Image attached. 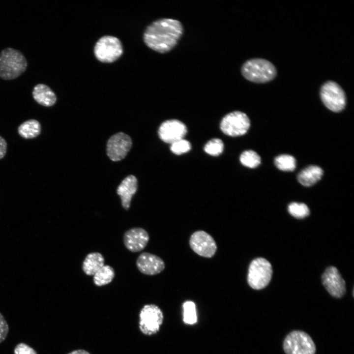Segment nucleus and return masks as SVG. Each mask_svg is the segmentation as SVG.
Wrapping results in <instances>:
<instances>
[{
  "instance_id": "nucleus-1",
  "label": "nucleus",
  "mask_w": 354,
  "mask_h": 354,
  "mask_svg": "<svg viewBox=\"0 0 354 354\" xmlns=\"http://www.w3.org/2000/svg\"><path fill=\"white\" fill-rule=\"evenodd\" d=\"M182 32L183 27L179 21L170 18L160 19L147 28L144 41L152 50L165 53L175 47Z\"/></svg>"
},
{
  "instance_id": "nucleus-2",
  "label": "nucleus",
  "mask_w": 354,
  "mask_h": 354,
  "mask_svg": "<svg viewBox=\"0 0 354 354\" xmlns=\"http://www.w3.org/2000/svg\"><path fill=\"white\" fill-rule=\"evenodd\" d=\"M28 66L27 60L19 50L7 48L0 53V78L9 80L24 73Z\"/></svg>"
},
{
  "instance_id": "nucleus-3",
  "label": "nucleus",
  "mask_w": 354,
  "mask_h": 354,
  "mask_svg": "<svg viewBox=\"0 0 354 354\" xmlns=\"http://www.w3.org/2000/svg\"><path fill=\"white\" fill-rule=\"evenodd\" d=\"M241 71L245 79L256 83L268 82L277 74L276 69L271 62L260 58L247 60L242 65Z\"/></svg>"
},
{
  "instance_id": "nucleus-4",
  "label": "nucleus",
  "mask_w": 354,
  "mask_h": 354,
  "mask_svg": "<svg viewBox=\"0 0 354 354\" xmlns=\"http://www.w3.org/2000/svg\"><path fill=\"white\" fill-rule=\"evenodd\" d=\"M272 274V266L263 258L254 259L248 267L247 282L254 290H261L269 283Z\"/></svg>"
},
{
  "instance_id": "nucleus-5",
  "label": "nucleus",
  "mask_w": 354,
  "mask_h": 354,
  "mask_svg": "<svg viewBox=\"0 0 354 354\" xmlns=\"http://www.w3.org/2000/svg\"><path fill=\"white\" fill-rule=\"evenodd\" d=\"M283 348L286 354H315L316 351L311 337L300 330L290 332L284 339Z\"/></svg>"
},
{
  "instance_id": "nucleus-6",
  "label": "nucleus",
  "mask_w": 354,
  "mask_h": 354,
  "mask_svg": "<svg viewBox=\"0 0 354 354\" xmlns=\"http://www.w3.org/2000/svg\"><path fill=\"white\" fill-rule=\"evenodd\" d=\"M163 320V312L157 305L146 304L139 314V329L145 335L155 334L159 331Z\"/></svg>"
},
{
  "instance_id": "nucleus-7",
  "label": "nucleus",
  "mask_w": 354,
  "mask_h": 354,
  "mask_svg": "<svg viewBox=\"0 0 354 354\" xmlns=\"http://www.w3.org/2000/svg\"><path fill=\"white\" fill-rule=\"evenodd\" d=\"M320 94L323 103L329 110L339 112L345 108L346 94L337 83L332 81L326 82L321 87Z\"/></svg>"
},
{
  "instance_id": "nucleus-8",
  "label": "nucleus",
  "mask_w": 354,
  "mask_h": 354,
  "mask_svg": "<svg viewBox=\"0 0 354 354\" xmlns=\"http://www.w3.org/2000/svg\"><path fill=\"white\" fill-rule=\"evenodd\" d=\"M122 53V46L120 40L110 35L101 37L96 43L94 48L96 58L99 61L105 63L116 61Z\"/></svg>"
},
{
  "instance_id": "nucleus-9",
  "label": "nucleus",
  "mask_w": 354,
  "mask_h": 354,
  "mask_svg": "<svg viewBox=\"0 0 354 354\" xmlns=\"http://www.w3.org/2000/svg\"><path fill=\"white\" fill-rule=\"evenodd\" d=\"M250 126V121L248 116L240 111H234L228 114L222 118L220 123L222 131L232 137L244 135Z\"/></svg>"
},
{
  "instance_id": "nucleus-10",
  "label": "nucleus",
  "mask_w": 354,
  "mask_h": 354,
  "mask_svg": "<svg viewBox=\"0 0 354 354\" xmlns=\"http://www.w3.org/2000/svg\"><path fill=\"white\" fill-rule=\"evenodd\" d=\"M189 245L194 252L206 258L213 257L217 250V245L213 238L201 230L196 231L191 235Z\"/></svg>"
},
{
  "instance_id": "nucleus-11",
  "label": "nucleus",
  "mask_w": 354,
  "mask_h": 354,
  "mask_svg": "<svg viewBox=\"0 0 354 354\" xmlns=\"http://www.w3.org/2000/svg\"><path fill=\"white\" fill-rule=\"evenodd\" d=\"M132 142L131 138L123 132L111 136L107 144V153L113 161L123 159L130 150Z\"/></svg>"
},
{
  "instance_id": "nucleus-12",
  "label": "nucleus",
  "mask_w": 354,
  "mask_h": 354,
  "mask_svg": "<svg viewBox=\"0 0 354 354\" xmlns=\"http://www.w3.org/2000/svg\"><path fill=\"white\" fill-rule=\"evenodd\" d=\"M322 279L324 286L331 296L340 298L345 295L346 292L345 281L335 267H327Z\"/></svg>"
},
{
  "instance_id": "nucleus-13",
  "label": "nucleus",
  "mask_w": 354,
  "mask_h": 354,
  "mask_svg": "<svg viewBox=\"0 0 354 354\" xmlns=\"http://www.w3.org/2000/svg\"><path fill=\"white\" fill-rule=\"evenodd\" d=\"M186 133V125L177 119L166 120L158 129V135L161 140L171 144L183 139Z\"/></svg>"
},
{
  "instance_id": "nucleus-14",
  "label": "nucleus",
  "mask_w": 354,
  "mask_h": 354,
  "mask_svg": "<svg viewBox=\"0 0 354 354\" xmlns=\"http://www.w3.org/2000/svg\"><path fill=\"white\" fill-rule=\"evenodd\" d=\"M149 240L148 233L144 229L140 227L132 228L127 230L123 236L125 247L132 252L143 250L146 247Z\"/></svg>"
},
{
  "instance_id": "nucleus-15",
  "label": "nucleus",
  "mask_w": 354,
  "mask_h": 354,
  "mask_svg": "<svg viewBox=\"0 0 354 354\" xmlns=\"http://www.w3.org/2000/svg\"><path fill=\"white\" fill-rule=\"evenodd\" d=\"M136 264L138 270L143 274L154 275L161 272L165 267L164 262L159 257L145 252L137 258Z\"/></svg>"
},
{
  "instance_id": "nucleus-16",
  "label": "nucleus",
  "mask_w": 354,
  "mask_h": 354,
  "mask_svg": "<svg viewBox=\"0 0 354 354\" xmlns=\"http://www.w3.org/2000/svg\"><path fill=\"white\" fill-rule=\"evenodd\" d=\"M138 187L137 179L133 175L126 177L118 186L117 193L121 199V206L125 210H128L133 196L136 193Z\"/></svg>"
},
{
  "instance_id": "nucleus-17",
  "label": "nucleus",
  "mask_w": 354,
  "mask_h": 354,
  "mask_svg": "<svg viewBox=\"0 0 354 354\" xmlns=\"http://www.w3.org/2000/svg\"><path fill=\"white\" fill-rule=\"evenodd\" d=\"M32 96L35 101L45 107L54 105L57 100V97L54 91L48 86L39 84L33 89Z\"/></svg>"
},
{
  "instance_id": "nucleus-18",
  "label": "nucleus",
  "mask_w": 354,
  "mask_h": 354,
  "mask_svg": "<svg viewBox=\"0 0 354 354\" xmlns=\"http://www.w3.org/2000/svg\"><path fill=\"white\" fill-rule=\"evenodd\" d=\"M323 170L318 166L311 165L303 169L297 176L298 182L305 186H311L319 181Z\"/></svg>"
},
{
  "instance_id": "nucleus-19",
  "label": "nucleus",
  "mask_w": 354,
  "mask_h": 354,
  "mask_svg": "<svg viewBox=\"0 0 354 354\" xmlns=\"http://www.w3.org/2000/svg\"><path fill=\"white\" fill-rule=\"evenodd\" d=\"M105 259L99 252H93L88 253L84 260L82 270L88 276L93 275L104 265Z\"/></svg>"
},
{
  "instance_id": "nucleus-20",
  "label": "nucleus",
  "mask_w": 354,
  "mask_h": 354,
  "mask_svg": "<svg viewBox=\"0 0 354 354\" xmlns=\"http://www.w3.org/2000/svg\"><path fill=\"white\" fill-rule=\"evenodd\" d=\"M18 131L19 135L25 139L33 138L40 134L41 125L36 119H29L20 125Z\"/></svg>"
},
{
  "instance_id": "nucleus-21",
  "label": "nucleus",
  "mask_w": 354,
  "mask_h": 354,
  "mask_svg": "<svg viewBox=\"0 0 354 354\" xmlns=\"http://www.w3.org/2000/svg\"><path fill=\"white\" fill-rule=\"evenodd\" d=\"M114 268L109 265H104L93 276L94 284L99 287L110 283L115 277Z\"/></svg>"
},
{
  "instance_id": "nucleus-22",
  "label": "nucleus",
  "mask_w": 354,
  "mask_h": 354,
  "mask_svg": "<svg viewBox=\"0 0 354 354\" xmlns=\"http://www.w3.org/2000/svg\"><path fill=\"white\" fill-rule=\"evenodd\" d=\"M276 167L283 171H293L296 167V161L292 155L282 154L277 156L274 159Z\"/></svg>"
},
{
  "instance_id": "nucleus-23",
  "label": "nucleus",
  "mask_w": 354,
  "mask_h": 354,
  "mask_svg": "<svg viewBox=\"0 0 354 354\" xmlns=\"http://www.w3.org/2000/svg\"><path fill=\"white\" fill-rule=\"evenodd\" d=\"M183 308V321L187 324L192 325L197 321V315L196 305L192 301L184 302Z\"/></svg>"
},
{
  "instance_id": "nucleus-24",
  "label": "nucleus",
  "mask_w": 354,
  "mask_h": 354,
  "mask_svg": "<svg viewBox=\"0 0 354 354\" xmlns=\"http://www.w3.org/2000/svg\"><path fill=\"white\" fill-rule=\"evenodd\" d=\"M240 161L244 166L255 168L261 163L260 156L254 151L247 150L243 151L240 156Z\"/></svg>"
},
{
  "instance_id": "nucleus-25",
  "label": "nucleus",
  "mask_w": 354,
  "mask_h": 354,
  "mask_svg": "<svg viewBox=\"0 0 354 354\" xmlns=\"http://www.w3.org/2000/svg\"><path fill=\"white\" fill-rule=\"evenodd\" d=\"M288 211L294 217L302 219L310 214L308 207L304 203L293 202L288 206Z\"/></svg>"
},
{
  "instance_id": "nucleus-26",
  "label": "nucleus",
  "mask_w": 354,
  "mask_h": 354,
  "mask_svg": "<svg viewBox=\"0 0 354 354\" xmlns=\"http://www.w3.org/2000/svg\"><path fill=\"white\" fill-rule=\"evenodd\" d=\"M204 150L210 155L218 156L222 153L224 150V144L220 139L214 138L205 145Z\"/></svg>"
},
{
  "instance_id": "nucleus-27",
  "label": "nucleus",
  "mask_w": 354,
  "mask_h": 354,
  "mask_svg": "<svg viewBox=\"0 0 354 354\" xmlns=\"http://www.w3.org/2000/svg\"><path fill=\"white\" fill-rule=\"evenodd\" d=\"M191 145L189 141L182 139L171 144L170 149L176 154L180 155L189 151Z\"/></svg>"
},
{
  "instance_id": "nucleus-28",
  "label": "nucleus",
  "mask_w": 354,
  "mask_h": 354,
  "mask_svg": "<svg viewBox=\"0 0 354 354\" xmlns=\"http://www.w3.org/2000/svg\"><path fill=\"white\" fill-rule=\"evenodd\" d=\"M14 354H37L32 348L24 343L18 344L14 350Z\"/></svg>"
},
{
  "instance_id": "nucleus-29",
  "label": "nucleus",
  "mask_w": 354,
  "mask_h": 354,
  "mask_svg": "<svg viewBox=\"0 0 354 354\" xmlns=\"http://www.w3.org/2000/svg\"><path fill=\"white\" fill-rule=\"evenodd\" d=\"M8 330V324L3 315L0 313V343L6 338Z\"/></svg>"
},
{
  "instance_id": "nucleus-30",
  "label": "nucleus",
  "mask_w": 354,
  "mask_h": 354,
  "mask_svg": "<svg viewBox=\"0 0 354 354\" xmlns=\"http://www.w3.org/2000/svg\"><path fill=\"white\" fill-rule=\"evenodd\" d=\"M7 150V143L5 140L0 136V159L4 157Z\"/></svg>"
},
{
  "instance_id": "nucleus-31",
  "label": "nucleus",
  "mask_w": 354,
  "mask_h": 354,
  "mask_svg": "<svg viewBox=\"0 0 354 354\" xmlns=\"http://www.w3.org/2000/svg\"><path fill=\"white\" fill-rule=\"evenodd\" d=\"M68 354H90L85 350L80 349V350H74V351L70 352Z\"/></svg>"
}]
</instances>
